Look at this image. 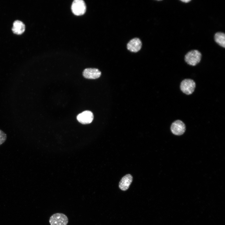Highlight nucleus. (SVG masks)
Wrapping results in <instances>:
<instances>
[{"mask_svg":"<svg viewBox=\"0 0 225 225\" xmlns=\"http://www.w3.org/2000/svg\"><path fill=\"white\" fill-rule=\"evenodd\" d=\"M202 54L198 50H193L188 52L185 55V60L189 65L195 66L201 61Z\"/></svg>","mask_w":225,"mask_h":225,"instance_id":"nucleus-1","label":"nucleus"},{"mask_svg":"<svg viewBox=\"0 0 225 225\" xmlns=\"http://www.w3.org/2000/svg\"><path fill=\"white\" fill-rule=\"evenodd\" d=\"M68 222L67 216L61 213L54 214L51 216L49 220L51 225H67Z\"/></svg>","mask_w":225,"mask_h":225,"instance_id":"nucleus-2","label":"nucleus"},{"mask_svg":"<svg viewBox=\"0 0 225 225\" xmlns=\"http://www.w3.org/2000/svg\"><path fill=\"white\" fill-rule=\"evenodd\" d=\"M71 9L75 15L80 16L84 14L86 9V4L82 0H75L72 2Z\"/></svg>","mask_w":225,"mask_h":225,"instance_id":"nucleus-3","label":"nucleus"},{"mask_svg":"<svg viewBox=\"0 0 225 225\" xmlns=\"http://www.w3.org/2000/svg\"><path fill=\"white\" fill-rule=\"evenodd\" d=\"M195 87V82L190 79L183 80L181 82L180 86L181 91L187 95L192 94L194 91Z\"/></svg>","mask_w":225,"mask_h":225,"instance_id":"nucleus-4","label":"nucleus"},{"mask_svg":"<svg viewBox=\"0 0 225 225\" xmlns=\"http://www.w3.org/2000/svg\"><path fill=\"white\" fill-rule=\"evenodd\" d=\"M186 127L184 123L181 120H177L172 124L171 130L174 135H180L185 132Z\"/></svg>","mask_w":225,"mask_h":225,"instance_id":"nucleus-5","label":"nucleus"},{"mask_svg":"<svg viewBox=\"0 0 225 225\" xmlns=\"http://www.w3.org/2000/svg\"><path fill=\"white\" fill-rule=\"evenodd\" d=\"M93 114L92 112L86 110L78 114L77 118L79 122L85 124L91 123L93 121Z\"/></svg>","mask_w":225,"mask_h":225,"instance_id":"nucleus-6","label":"nucleus"},{"mask_svg":"<svg viewBox=\"0 0 225 225\" xmlns=\"http://www.w3.org/2000/svg\"><path fill=\"white\" fill-rule=\"evenodd\" d=\"M83 75L85 78L89 79H96L98 78L101 75V72L95 68H87L83 72Z\"/></svg>","mask_w":225,"mask_h":225,"instance_id":"nucleus-7","label":"nucleus"},{"mask_svg":"<svg viewBox=\"0 0 225 225\" xmlns=\"http://www.w3.org/2000/svg\"><path fill=\"white\" fill-rule=\"evenodd\" d=\"M142 43L140 39L135 38L130 40L127 45L128 50L132 52H136L139 51L142 47Z\"/></svg>","mask_w":225,"mask_h":225,"instance_id":"nucleus-8","label":"nucleus"},{"mask_svg":"<svg viewBox=\"0 0 225 225\" xmlns=\"http://www.w3.org/2000/svg\"><path fill=\"white\" fill-rule=\"evenodd\" d=\"M132 181V177L130 174H128L123 176L119 182V187L123 191L127 190Z\"/></svg>","mask_w":225,"mask_h":225,"instance_id":"nucleus-9","label":"nucleus"},{"mask_svg":"<svg viewBox=\"0 0 225 225\" xmlns=\"http://www.w3.org/2000/svg\"><path fill=\"white\" fill-rule=\"evenodd\" d=\"M25 26L21 21L16 20L13 23L12 30L13 33L17 34H21L24 31Z\"/></svg>","mask_w":225,"mask_h":225,"instance_id":"nucleus-10","label":"nucleus"},{"mask_svg":"<svg viewBox=\"0 0 225 225\" xmlns=\"http://www.w3.org/2000/svg\"><path fill=\"white\" fill-rule=\"evenodd\" d=\"M215 42L222 47H225V34L222 32H218L216 33L214 36Z\"/></svg>","mask_w":225,"mask_h":225,"instance_id":"nucleus-11","label":"nucleus"},{"mask_svg":"<svg viewBox=\"0 0 225 225\" xmlns=\"http://www.w3.org/2000/svg\"><path fill=\"white\" fill-rule=\"evenodd\" d=\"M6 134L0 129V145L3 143L7 139Z\"/></svg>","mask_w":225,"mask_h":225,"instance_id":"nucleus-12","label":"nucleus"},{"mask_svg":"<svg viewBox=\"0 0 225 225\" xmlns=\"http://www.w3.org/2000/svg\"><path fill=\"white\" fill-rule=\"evenodd\" d=\"M182 2H185V3H187L188 2H190L191 0H181Z\"/></svg>","mask_w":225,"mask_h":225,"instance_id":"nucleus-13","label":"nucleus"}]
</instances>
